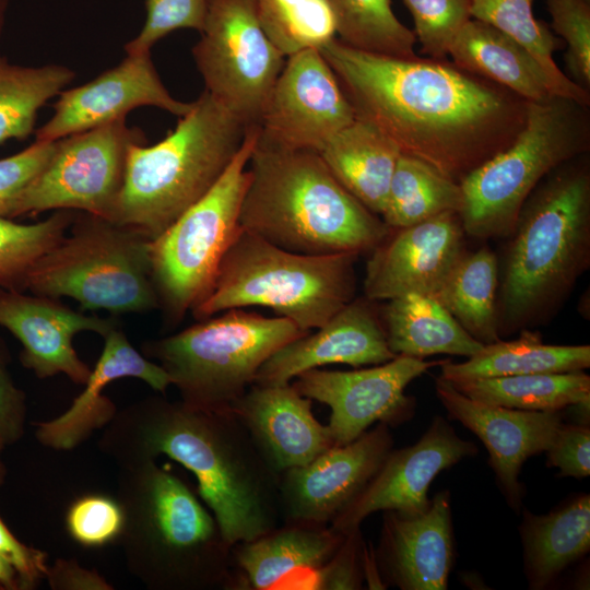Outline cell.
Listing matches in <instances>:
<instances>
[{
    "mask_svg": "<svg viewBox=\"0 0 590 590\" xmlns=\"http://www.w3.org/2000/svg\"><path fill=\"white\" fill-rule=\"evenodd\" d=\"M448 56L456 66L527 102L554 96L547 75L534 57L509 36L480 20L470 19L464 24Z\"/></svg>",
    "mask_w": 590,
    "mask_h": 590,
    "instance_id": "27",
    "label": "cell"
},
{
    "mask_svg": "<svg viewBox=\"0 0 590 590\" xmlns=\"http://www.w3.org/2000/svg\"><path fill=\"white\" fill-rule=\"evenodd\" d=\"M74 78L66 66L26 67L0 55V143L32 133L38 110Z\"/></svg>",
    "mask_w": 590,
    "mask_h": 590,
    "instance_id": "36",
    "label": "cell"
},
{
    "mask_svg": "<svg viewBox=\"0 0 590 590\" xmlns=\"http://www.w3.org/2000/svg\"><path fill=\"white\" fill-rule=\"evenodd\" d=\"M384 585L401 590H445L453 564L450 493L441 491L416 515L385 510L374 551Z\"/></svg>",
    "mask_w": 590,
    "mask_h": 590,
    "instance_id": "23",
    "label": "cell"
},
{
    "mask_svg": "<svg viewBox=\"0 0 590 590\" xmlns=\"http://www.w3.org/2000/svg\"><path fill=\"white\" fill-rule=\"evenodd\" d=\"M0 588L8 590L21 589L20 578L14 568L0 556Z\"/></svg>",
    "mask_w": 590,
    "mask_h": 590,
    "instance_id": "50",
    "label": "cell"
},
{
    "mask_svg": "<svg viewBox=\"0 0 590 590\" xmlns=\"http://www.w3.org/2000/svg\"><path fill=\"white\" fill-rule=\"evenodd\" d=\"M126 117L57 140L56 149L19 199L14 216L72 210L111 220L123 186L129 148L145 143Z\"/></svg>",
    "mask_w": 590,
    "mask_h": 590,
    "instance_id": "13",
    "label": "cell"
},
{
    "mask_svg": "<svg viewBox=\"0 0 590 590\" xmlns=\"http://www.w3.org/2000/svg\"><path fill=\"white\" fill-rule=\"evenodd\" d=\"M374 303L365 296L354 297L315 332L274 352L261 365L252 385H287L304 371L330 364L358 368L394 358Z\"/></svg>",
    "mask_w": 590,
    "mask_h": 590,
    "instance_id": "22",
    "label": "cell"
},
{
    "mask_svg": "<svg viewBox=\"0 0 590 590\" xmlns=\"http://www.w3.org/2000/svg\"><path fill=\"white\" fill-rule=\"evenodd\" d=\"M46 579L55 590H110L111 585L95 570L82 568L74 559H57L48 566Z\"/></svg>",
    "mask_w": 590,
    "mask_h": 590,
    "instance_id": "49",
    "label": "cell"
},
{
    "mask_svg": "<svg viewBox=\"0 0 590 590\" xmlns=\"http://www.w3.org/2000/svg\"><path fill=\"white\" fill-rule=\"evenodd\" d=\"M411 12L422 52L445 59L450 46L471 19L472 0H403Z\"/></svg>",
    "mask_w": 590,
    "mask_h": 590,
    "instance_id": "40",
    "label": "cell"
},
{
    "mask_svg": "<svg viewBox=\"0 0 590 590\" xmlns=\"http://www.w3.org/2000/svg\"><path fill=\"white\" fill-rule=\"evenodd\" d=\"M58 96L54 115L36 131V141H57L106 125L140 106H154L178 117L192 106V102H180L169 94L150 51L127 54L116 67Z\"/></svg>",
    "mask_w": 590,
    "mask_h": 590,
    "instance_id": "19",
    "label": "cell"
},
{
    "mask_svg": "<svg viewBox=\"0 0 590 590\" xmlns=\"http://www.w3.org/2000/svg\"><path fill=\"white\" fill-rule=\"evenodd\" d=\"M451 385L474 400L518 410L562 411L590 402V377L583 370L476 378Z\"/></svg>",
    "mask_w": 590,
    "mask_h": 590,
    "instance_id": "33",
    "label": "cell"
},
{
    "mask_svg": "<svg viewBox=\"0 0 590 590\" xmlns=\"http://www.w3.org/2000/svg\"><path fill=\"white\" fill-rule=\"evenodd\" d=\"M309 398L292 384L251 385L231 406L271 468L281 474L334 446L327 425L311 411Z\"/></svg>",
    "mask_w": 590,
    "mask_h": 590,
    "instance_id": "24",
    "label": "cell"
},
{
    "mask_svg": "<svg viewBox=\"0 0 590 590\" xmlns=\"http://www.w3.org/2000/svg\"><path fill=\"white\" fill-rule=\"evenodd\" d=\"M590 366V345L545 344L538 332L484 344L462 363L444 361L440 377L450 381L539 373L581 371Z\"/></svg>",
    "mask_w": 590,
    "mask_h": 590,
    "instance_id": "31",
    "label": "cell"
},
{
    "mask_svg": "<svg viewBox=\"0 0 590 590\" xmlns=\"http://www.w3.org/2000/svg\"><path fill=\"white\" fill-rule=\"evenodd\" d=\"M74 217L72 210H57L30 224L0 217V288L23 291L31 268L64 236Z\"/></svg>",
    "mask_w": 590,
    "mask_h": 590,
    "instance_id": "39",
    "label": "cell"
},
{
    "mask_svg": "<svg viewBox=\"0 0 590 590\" xmlns=\"http://www.w3.org/2000/svg\"><path fill=\"white\" fill-rule=\"evenodd\" d=\"M435 389L449 416L483 441L499 487L518 512L523 496L521 467L528 458L547 450L564 424V411H528L484 403L463 394L440 376Z\"/></svg>",
    "mask_w": 590,
    "mask_h": 590,
    "instance_id": "20",
    "label": "cell"
},
{
    "mask_svg": "<svg viewBox=\"0 0 590 590\" xmlns=\"http://www.w3.org/2000/svg\"><path fill=\"white\" fill-rule=\"evenodd\" d=\"M118 539L127 569L151 590H234L232 545L210 509L173 471L148 460L119 468Z\"/></svg>",
    "mask_w": 590,
    "mask_h": 590,
    "instance_id": "3",
    "label": "cell"
},
{
    "mask_svg": "<svg viewBox=\"0 0 590 590\" xmlns=\"http://www.w3.org/2000/svg\"><path fill=\"white\" fill-rule=\"evenodd\" d=\"M520 535L529 587L543 589L589 552V494L577 495L546 515L524 510Z\"/></svg>",
    "mask_w": 590,
    "mask_h": 590,
    "instance_id": "29",
    "label": "cell"
},
{
    "mask_svg": "<svg viewBox=\"0 0 590 590\" xmlns=\"http://www.w3.org/2000/svg\"><path fill=\"white\" fill-rule=\"evenodd\" d=\"M119 500L104 494H88L71 503L66 514V529L78 544L102 547L117 542L123 528Z\"/></svg>",
    "mask_w": 590,
    "mask_h": 590,
    "instance_id": "41",
    "label": "cell"
},
{
    "mask_svg": "<svg viewBox=\"0 0 590 590\" xmlns=\"http://www.w3.org/2000/svg\"><path fill=\"white\" fill-rule=\"evenodd\" d=\"M286 58L262 113L259 139L318 153L356 114L318 48Z\"/></svg>",
    "mask_w": 590,
    "mask_h": 590,
    "instance_id": "15",
    "label": "cell"
},
{
    "mask_svg": "<svg viewBox=\"0 0 590 590\" xmlns=\"http://www.w3.org/2000/svg\"><path fill=\"white\" fill-rule=\"evenodd\" d=\"M498 266L486 247L464 253L434 295L461 327L482 344L500 340Z\"/></svg>",
    "mask_w": 590,
    "mask_h": 590,
    "instance_id": "32",
    "label": "cell"
},
{
    "mask_svg": "<svg viewBox=\"0 0 590 590\" xmlns=\"http://www.w3.org/2000/svg\"><path fill=\"white\" fill-rule=\"evenodd\" d=\"M249 163L239 225L264 240L304 255H361L388 235L382 219L339 182L317 152L271 145L258 135Z\"/></svg>",
    "mask_w": 590,
    "mask_h": 590,
    "instance_id": "5",
    "label": "cell"
},
{
    "mask_svg": "<svg viewBox=\"0 0 590 590\" xmlns=\"http://www.w3.org/2000/svg\"><path fill=\"white\" fill-rule=\"evenodd\" d=\"M222 312L142 347L143 355L167 373L180 401L205 411H231L261 365L283 345L308 333L284 317L269 318L241 308Z\"/></svg>",
    "mask_w": 590,
    "mask_h": 590,
    "instance_id": "9",
    "label": "cell"
},
{
    "mask_svg": "<svg viewBox=\"0 0 590 590\" xmlns=\"http://www.w3.org/2000/svg\"><path fill=\"white\" fill-rule=\"evenodd\" d=\"M546 465L559 469L560 476L583 479L590 474V428L563 424L545 451Z\"/></svg>",
    "mask_w": 590,
    "mask_h": 590,
    "instance_id": "46",
    "label": "cell"
},
{
    "mask_svg": "<svg viewBox=\"0 0 590 590\" xmlns=\"http://www.w3.org/2000/svg\"><path fill=\"white\" fill-rule=\"evenodd\" d=\"M259 131V126L247 129L239 150L213 187L151 240L158 309L170 328L210 295L240 228L239 213L249 182L247 165Z\"/></svg>",
    "mask_w": 590,
    "mask_h": 590,
    "instance_id": "11",
    "label": "cell"
},
{
    "mask_svg": "<svg viewBox=\"0 0 590 590\" xmlns=\"http://www.w3.org/2000/svg\"><path fill=\"white\" fill-rule=\"evenodd\" d=\"M0 326L21 343L20 361L36 377L63 374L84 385L92 369L75 352L73 338L84 331L104 338L118 323L114 317L76 311L59 298L0 288Z\"/></svg>",
    "mask_w": 590,
    "mask_h": 590,
    "instance_id": "21",
    "label": "cell"
},
{
    "mask_svg": "<svg viewBox=\"0 0 590 590\" xmlns=\"http://www.w3.org/2000/svg\"><path fill=\"white\" fill-rule=\"evenodd\" d=\"M357 117L456 182L512 143L527 101L445 59L400 58L335 37L319 48Z\"/></svg>",
    "mask_w": 590,
    "mask_h": 590,
    "instance_id": "1",
    "label": "cell"
},
{
    "mask_svg": "<svg viewBox=\"0 0 590 590\" xmlns=\"http://www.w3.org/2000/svg\"><path fill=\"white\" fill-rule=\"evenodd\" d=\"M257 8L264 33L285 57L334 37L328 0H257Z\"/></svg>",
    "mask_w": 590,
    "mask_h": 590,
    "instance_id": "38",
    "label": "cell"
},
{
    "mask_svg": "<svg viewBox=\"0 0 590 590\" xmlns=\"http://www.w3.org/2000/svg\"><path fill=\"white\" fill-rule=\"evenodd\" d=\"M209 0H145L146 17L140 33L126 46V54L149 52L167 34L179 28L202 32Z\"/></svg>",
    "mask_w": 590,
    "mask_h": 590,
    "instance_id": "43",
    "label": "cell"
},
{
    "mask_svg": "<svg viewBox=\"0 0 590 590\" xmlns=\"http://www.w3.org/2000/svg\"><path fill=\"white\" fill-rule=\"evenodd\" d=\"M464 235L456 212L390 228L370 251L364 296L373 302L409 293L434 296L465 253Z\"/></svg>",
    "mask_w": 590,
    "mask_h": 590,
    "instance_id": "17",
    "label": "cell"
},
{
    "mask_svg": "<svg viewBox=\"0 0 590 590\" xmlns=\"http://www.w3.org/2000/svg\"><path fill=\"white\" fill-rule=\"evenodd\" d=\"M358 256L297 253L240 227L210 295L191 312L201 320L229 309L261 306L310 332L354 298Z\"/></svg>",
    "mask_w": 590,
    "mask_h": 590,
    "instance_id": "7",
    "label": "cell"
},
{
    "mask_svg": "<svg viewBox=\"0 0 590 590\" xmlns=\"http://www.w3.org/2000/svg\"><path fill=\"white\" fill-rule=\"evenodd\" d=\"M393 449L390 426L378 423L353 441L332 446L280 474L282 522L331 524L362 493Z\"/></svg>",
    "mask_w": 590,
    "mask_h": 590,
    "instance_id": "16",
    "label": "cell"
},
{
    "mask_svg": "<svg viewBox=\"0 0 590 590\" xmlns=\"http://www.w3.org/2000/svg\"><path fill=\"white\" fill-rule=\"evenodd\" d=\"M340 40L379 55L415 58L413 31L394 15L391 0H328Z\"/></svg>",
    "mask_w": 590,
    "mask_h": 590,
    "instance_id": "37",
    "label": "cell"
},
{
    "mask_svg": "<svg viewBox=\"0 0 590 590\" xmlns=\"http://www.w3.org/2000/svg\"><path fill=\"white\" fill-rule=\"evenodd\" d=\"M192 56L205 90L247 128L259 126L285 60L264 33L257 0H209Z\"/></svg>",
    "mask_w": 590,
    "mask_h": 590,
    "instance_id": "12",
    "label": "cell"
},
{
    "mask_svg": "<svg viewBox=\"0 0 590 590\" xmlns=\"http://www.w3.org/2000/svg\"><path fill=\"white\" fill-rule=\"evenodd\" d=\"M247 129L204 90L162 141L129 148L111 220L151 240L160 236L219 180Z\"/></svg>",
    "mask_w": 590,
    "mask_h": 590,
    "instance_id": "6",
    "label": "cell"
},
{
    "mask_svg": "<svg viewBox=\"0 0 590 590\" xmlns=\"http://www.w3.org/2000/svg\"><path fill=\"white\" fill-rule=\"evenodd\" d=\"M0 556L16 571L22 590L33 589L46 578L47 554L22 543L0 517Z\"/></svg>",
    "mask_w": 590,
    "mask_h": 590,
    "instance_id": "47",
    "label": "cell"
},
{
    "mask_svg": "<svg viewBox=\"0 0 590 590\" xmlns=\"http://www.w3.org/2000/svg\"><path fill=\"white\" fill-rule=\"evenodd\" d=\"M380 318L388 346L396 355L425 358L449 354L468 358L484 345L432 295L409 293L389 299Z\"/></svg>",
    "mask_w": 590,
    "mask_h": 590,
    "instance_id": "30",
    "label": "cell"
},
{
    "mask_svg": "<svg viewBox=\"0 0 590 590\" xmlns=\"http://www.w3.org/2000/svg\"><path fill=\"white\" fill-rule=\"evenodd\" d=\"M586 109L555 95L527 103L524 125L512 143L460 182L459 217L465 235L488 239L511 234L535 187L555 168L588 152Z\"/></svg>",
    "mask_w": 590,
    "mask_h": 590,
    "instance_id": "8",
    "label": "cell"
},
{
    "mask_svg": "<svg viewBox=\"0 0 590 590\" xmlns=\"http://www.w3.org/2000/svg\"><path fill=\"white\" fill-rule=\"evenodd\" d=\"M23 292L76 300L113 315L158 309L151 239L113 220L82 212L31 268Z\"/></svg>",
    "mask_w": 590,
    "mask_h": 590,
    "instance_id": "10",
    "label": "cell"
},
{
    "mask_svg": "<svg viewBox=\"0 0 590 590\" xmlns=\"http://www.w3.org/2000/svg\"><path fill=\"white\" fill-rule=\"evenodd\" d=\"M476 452L473 442L462 439L442 416H436L414 445L391 449L376 475L330 526L347 534L376 511L421 514L430 504L427 492L435 476Z\"/></svg>",
    "mask_w": 590,
    "mask_h": 590,
    "instance_id": "18",
    "label": "cell"
},
{
    "mask_svg": "<svg viewBox=\"0 0 590 590\" xmlns=\"http://www.w3.org/2000/svg\"><path fill=\"white\" fill-rule=\"evenodd\" d=\"M587 1H589V0H587Z\"/></svg>",
    "mask_w": 590,
    "mask_h": 590,
    "instance_id": "53",
    "label": "cell"
},
{
    "mask_svg": "<svg viewBox=\"0 0 590 590\" xmlns=\"http://www.w3.org/2000/svg\"><path fill=\"white\" fill-rule=\"evenodd\" d=\"M4 447L0 444V487L3 485L7 475L5 464L2 459V451Z\"/></svg>",
    "mask_w": 590,
    "mask_h": 590,
    "instance_id": "52",
    "label": "cell"
},
{
    "mask_svg": "<svg viewBox=\"0 0 590 590\" xmlns=\"http://www.w3.org/2000/svg\"><path fill=\"white\" fill-rule=\"evenodd\" d=\"M461 206L459 182L432 165L401 153L380 216L389 228H402L446 212L459 214Z\"/></svg>",
    "mask_w": 590,
    "mask_h": 590,
    "instance_id": "34",
    "label": "cell"
},
{
    "mask_svg": "<svg viewBox=\"0 0 590 590\" xmlns=\"http://www.w3.org/2000/svg\"><path fill=\"white\" fill-rule=\"evenodd\" d=\"M346 534L330 524L282 522L267 533L232 545L234 590H270L311 577L338 552Z\"/></svg>",
    "mask_w": 590,
    "mask_h": 590,
    "instance_id": "26",
    "label": "cell"
},
{
    "mask_svg": "<svg viewBox=\"0 0 590 590\" xmlns=\"http://www.w3.org/2000/svg\"><path fill=\"white\" fill-rule=\"evenodd\" d=\"M552 28L565 40V60L571 80L590 85V4L587 0H546Z\"/></svg>",
    "mask_w": 590,
    "mask_h": 590,
    "instance_id": "42",
    "label": "cell"
},
{
    "mask_svg": "<svg viewBox=\"0 0 590 590\" xmlns=\"http://www.w3.org/2000/svg\"><path fill=\"white\" fill-rule=\"evenodd\" d=\"M97 446L118 468L160 456L185 467L231 545L251 541L282 521L280 474L231 411L148 397L117 411Z\"/></svg>",
    "mask_w": 590,
    "mask_h": 590,
    "instance_id": "2",
    "label": "cell"
},
{
    "mask_svg": "<svg viewBox=\"0 0 590 590\" xmlns=\"http://www.w3.org/2000/svg\"><path fill=\"white\" fill-rule=\"evenodd\" d=\"M534 0H472L471 19L485 22L527 49L540 63L554 95L581 105L590 103L589 91L576 84L554 60L557 40L548 27L536 20Z\"/></svg>",
    "mask_w": 590,
    "mask_h": 590,
    "instance_id": "35",
    "label": "cell"
},
{
    "mask_svg": "<svg viewBox=\"0 0 590 590\" xmlns=\"http://www.w3.org/2000/svg\"><path fill=\"white\" fill-rule=\"evenodd\" d=\"M57 141H36L0 160V217L13 219L20 197L51 157Z\"/></svg>",
    "mask_w": 590,
    "mask_h": 590,
    "instance_id": "44",
    "label": "cell"
},
{
    "mask_svg": "<svg viewBox=\"0 0 590 590\" xmlns=\"http://www.w3.org/2000/svg\"><path fill=\"white\" fill-rule=\"evenodd\" d=\"M339 182L380 215L401 151L373 122L356 116L318 152Z\"/></svg>",
    "mask_w": 590,
    "mask_h": 590,
    "instance_id": "28",
    "label": "cell"
},
{
    "mask_svg": "<svg viewBox=\"0 0 590 590\" xmlns=\"http://www.w3.org/2000/svg\"><path fill=\"white\" fill-rule=\"evenodd\" d=\"M508 237L500 338L550 320L590 267V168L582 155L535 187Z\"/></svg>",
    "mask_w": 590,
    "mask_h": 590,
    "instance_id": "4",
    "label": "cell"
},
{
    "mask_svg": "<svg viewBox=\"0 0 590 590\" xmlns=\"http://www.w3.org/2000/svg\"><path fill=\"white\" fill-rule=\"evenodd\" d=\"M9 0H0V40L4 32Z\"/></svg>",
    "mask_w": 590,
    "mask_h": 590,
    "instance_id": "51",
    "label": "cell"
},
{
    "mask_svg": "<svg viewBox=\"0 0 590 590\" xmlns=\"http://www.w3.org/2000/svg\"><path fill=\"white\" fill-rule=\"evenodd\" d=\"M104 341L102 354L83 391L71 405L52 420L33 423L35 437L43 446L70 450L85 441L95 430L105 428L118 410L103 391L115 380L138 378L162 394L172 386L167 373L138 352L119 327L111 329Z\"/></svg>",
    "mask_w": 590,
    "mask_h": 590,
    "instance_id": "25",
    "label": "cell"
},
{
    "mask_svg": "<svg viewBox=\"0 0 590 590\" xmlns=\"http://www.w3.org/2000/svg\"><path fill=\"white\" fill-rule=\"evenodd\" d=\"M442 362L397 355L368 368L347 371L314 368L299 374L291 384L302 396L330 408L327 427L333 445L342 446L359 437L374 423L394 427L410 421L415 401L405 394V388Z\"/></svg>",
    "mask_w": 590,
    "mask_h": 590,
    "instance_id": "14",
    "label": "cell"
},
{
    "mask_svg": "<svg viewBox=\"0 0 590 590\" xmlns=\"http://www.w3.org/2000/svg\"><path fill=\"white\" fill-rule=\"evenodd\" d=\"M367 552L359 528L349 532L333 557L311 577L307 589H362L366 580Z\"/></svg>",
    "mask_w": 590,
    "mask_h": 590,
    "instance_id": "45",
    "label": "cell"
},
{
    "mask_svg": "<svg viewBox=\"0 0 590 590\" xmlns=\"http://www.w3.org/2000/svg\"><path fill=\"white\" fill-rule=\"evenodd\" d=\"M26 399L0 356V444L10 446L23 437Z\"/></svg>",
    "mask_w": 590,
    "mask_h": 590,
    "instance_id": "48",
    "label": "cell"
}]
</instances>
